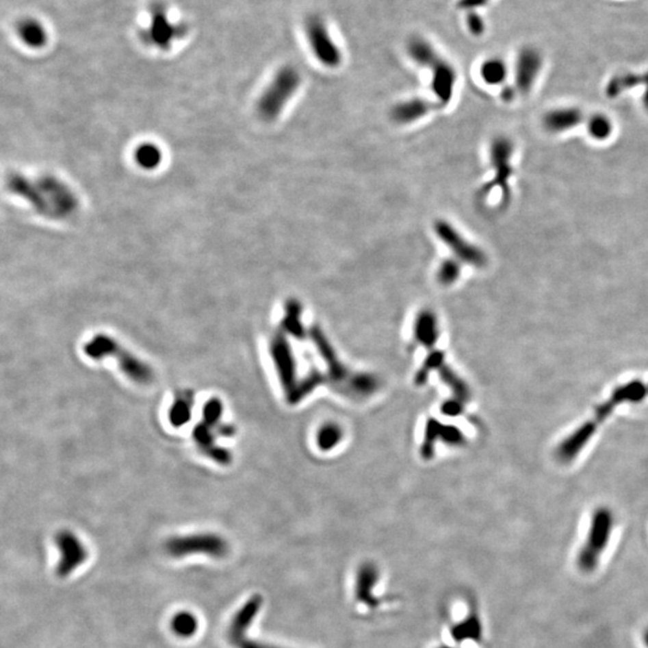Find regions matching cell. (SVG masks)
Returning <instances> with one entry per match:
<instances>
[{"label": "cell", "mask_w": 648, "mask_h": 648, "mask_svg": "<svg viewBox=\"0 0 648 648\" xmlns=\"http://www.w3.org/2000/svg\"><path fill=\"white\" fill-rule=\"evenodd\" d=\"M646 395H648V385L640 380L629 382L627 385L619 387L612 393L611 398L598 407L597 413L592 417V419L581 425L580 429L575 430L568 439H565L560 444L557 450L558 458L563 463L571 461L584 449V445L588 443L597 430V426L606 419V417L614 410V407L623 402L641 401Z\"/></svg>", "instance_id": "obj_1"}, {"label": "cell", "mask_w": 648, "mask_h": 648, "mask_svg": "<svg viewBox=\"0 0 648 648\" xmlns=\"http://www.w3.org/2000/svg\"><path fill=\"white\" fill-rule=\"evenodd\" d=\"M84 353L95 361L103 358L117 359L118 365L122 372L138 385H149L154 380V374L151 366L133 356L127 348L120 346L116 340L107 335H96L84 346Z\"/></svg>", "instance_id": "obj_2"}, {"label": "cell", "mask_w": 648, "mask_h": 648, "mask_svg": "<svg viewBox=\"0 0 648 648\" xmlns=\"http://www.w3.org/2000/svg\"><path fill=\"white\" fill-rule=\"evenodd\" d=\"M300 84L302 76L294 66L286 65L278 68L259 98L257 109L261 117L267 120H273L278 117L288 101L297 93Z\"/></svg>", "instance_id": "obj_3"}, {"label": "cell", "mask_w": 648, "mask_h": 648, "mask_svg": "<svg viewBox=\"0 0 648 648\" xmlns=\"http://www.w3.org/2000/svg\"><path fill=\"white\" fill-rule=\"evenodd\" d=\"M612 528L614 517L609 509L600 508L595 512L591 520L587 538L576 557V563L582 573L591 574L598 568L600 558L606 546L609 545Z\"/></svg>", "instance_id": "obj_4"}, {"label": "cell", "mask_w": 648, "mask_h": 648, "mask_svg": "<svg viewBox=\"0 0 648 648\" xmlns=\"http://www.w3.org/2000/svg\"><path fill=\"white\" fill-rule=\"evenodd\" d=\"M302 33L312 55L322 66L337 68L342 64L341 49L333 38L327 22L322 16L312 14L305 17Z\"/></svg>", "instance_id": "obj_5"}, {"label": "cell", "mask_w": 648, "mask_h": 648, "mask_svg": "<svg viewBox=\"0 0 648 648\" xmlns=\"http://www.w3.org/2000/svg\"><path fill=\"white\" fill-rule=\"evenodd\" d=\"M514 155V144L506 136L493 138L490 144V164L493 170V179L482 186L479 195L482 197L491 194L493 190L501 192L502 200L508 202L510 197L509 181L512 178V159Z\"/></svg>", "instance_id": "obj_6"}, {"label": "cell", "mask_w": 648, "mask_h": 648, "mask_svg": "<svg viewBox=\"0 0 648 648\" xmlns=\"http://www.w3.org/2000/svg\"><path fill=\"white\" fill-rule=\"evenodd\" d=\"M165 550L174 558H183L191 555H207L214 558H222L229 554V544L222 536L211 533H200L171 538L166 541Z\"/></svg>", "instance_id": "obj_7"}, {"label": "cell", "mask_w": 648, "mask_h": 648, "mask_svg": "<svg viewBox=\"0 0 648 648\" xmlns=\"http://www.w3.org/2000/svg\"><path fill=\"white\" fill-rule=\"evenodd\" d=\"M435 232L441 242L453 252L455 259L461 263L472 265L474 268H484L488 264L487 254L477 245L468 242L453 224L445 220L435 222Z\"/></svg>", "instance_id": "obj_8"}, {"label": "cell", "mask_w": 648, "mask_h": 648, "mask_svg": "<svg viewBox=\"0 0 648 648\" xmlns=\"http://www.w3.org/2000/svg\"><path fill=\"white\" fill-rule=\"evenodd\" d=\"M262 606L261 595H254L235 612L227 629V638L234 648H278L268 643L255 641L248 636V629Z\"/></svg>", "instance_id": "obj_9"}, {"label": "cell", "mask_w": 648, "mask_h": 648, "mask_svg": "<svg viewBox=\"0 0 648 648\" xmlns=\"http://www.w3.org/2000/svg\"><path fill=\"white\" fill-rule=\"evenodd\" d=\"M544 65V57L539 49L533 46L522 47L514 65V82L517 93H531Z\"/></svg>", "instance_id": "obj_10"}, {"label": "cell", "mask_w": 648, "mask_h": 648, "mask_svg": "<svg viewBox=\"0 0 648 648\" xmlns=\"http://www.w3.org/2000/svg\"><path fill=\"white\" fill-rule=\"evenodd\" d=\"M183 34L184 28L181 25L172 23L165 6L162 4L151 6L149 27L143 33L146 42L157 49H166L174 40L181 38Z\"/></svg>", "instance_id": "obj_11"}, {"label": "cell", "mask_w": 648, "mask_h": 648, "mask_svg": "<svg viewBox=\"0 0 648 648\" xmlns=\"http://www.w3.org/2000/svg\"><path fill=\"white\" fill-rule=\"evenodd\" d=\"M55 544L60 551V560L55 568V574L59 578H66L76 568L84 563L88 557L82 541L73 532L60 531L55 536Z\"/></svg>", "instance_id": "obj_12"}, {"label": "cell", "mask_w": 648, "mask_h": 648, "mask_svg": "<svg viewBox=\"0 0 648 648\" xmlns=\"http://www.w3.org/2000/svg\"><path fill=\"white\" fill-rule=\"evenodd\" d=\"M431 71L430 87L436 99L442 105H448L453 99L454 90L458 81V73L452 64L442 57L435 64Z\"/></svg>", "instance_id": "obj_13"}, {"label": "cell", "mask_w": 648, "mask_h": 648, "mask_svg": "<svg viewBox=\"0 0 648 648\" xmlns=\"http://www.w3.org/2000/svg\"><path fill=\"white\" fill-rule=\"evenodd\" d=\"M584 113L578 107H558L551 109L543 117V127L551 133H563L579 127Z\"/></svg>", "instance_id": "obj_14"}, {"label": "cell", "mask_w": 648, "mask_h": 648, "mask_svg": "<svg viewBox=\"0 0 648 648\" xmlns=\"http://www.w3.org/2000/svg\"><path fill=\"white\" fill-rule=\"evenodd\" d=\"M432 108L434 105L428 100L420 98L410 99L396 103L390 111V118L396 124L409 125L428 116L432 111Z\"/></svg>", "instance_id": "obj_15"}, {"label": "cell", "mask_w": 648, "mask_h": 648, "mask_svg": "<svg viewBox=\"0 0 648 648\" xmlns=\"http://www.w3.org/2000/svg\"><path fill=\"white\" fill-rule=\"evenodd\" d=\"M214 426L207 424L205 422V423L196 425L192 436H194L196 444L198 445V448L203 453L207 454L209 458L215 460L216 463L229 465L232 461L231 454L229 453V450L221 448L218 444L215 443L216 432H214Z\"/></svg>", "instance_id": "obj_16"}, {"label": "cell", "mask_w": 648, "mask_h": 648, "mask_svg": "<svg viewBox=\"0 0 648 648\" xmlns=\"http://www.w3.org/2000/svg\"><path fill=\"white\" fill-rule=\"evenodd\" d=\"M406 51L415 65L429 70L442 58L434 44L422 36L411 38L406 46Z\"/></svg>", "instance_id": "obj_17"}, {"label": "cell", "mask_w": 648, "mask_h": 648, "mask_svg": "<svg viewBox=\"0 0 648 648\" xmlns=\"http://www.w3.org/2000/svg\"><path fill=\"white\" fill-rule=\"evenodd\" d=\"M21 41L30 49H42L49 41L47 30L40 21L27 17L18 22L16 28Z\"/></svg>", "instance_id": "obj_18"}, {"label": "cell", "mask_w": 648, "mask_h": 648, "mask_svg": "<svg viewBox=\"0 0 648 648\" xmlns=\"http://www.w3.org/2000/svg\"><path fill=\"white\" fill-rule=\"evenodd\" d=\"M479 73L484 83L500 86L508 78V65L502 58L493 57L482 62Z\"/></svg>", "instance_id": "obj_19"}, {"label": "cell", "mask_w": 648, "mask_h": 648, "mask_svg": "<svg viewBox=\"0 0 648 648\" xmlns=\"http://www.w3.org/2000/svg\"><path fill=\"white\" fill-rule=\"evenodd\" d=\"M415 335L425 345H432L437 339V318L432 312L424 310L419 313L415 323Z\"/></svg>", "instance_id": "obj_20"}, {"label": "cell", "mask_w": 648, "mask_h": 648, "mask_svg": "<svg viewBox=\"0 0 648 648\" xmlns=\"http://www.w3.org/2000/svg\"><path fill=\"white\" fill-rule=\"evenodd\" d=\"M587 130L595 141H605L612 135L614 124L608 116L597 113L591 116L590 119L587 120Z\"/></svg>", "instance_id": "obj_21"}, {"label": "cell", "mask_w": 648, "mask_h": 648, "mask_svg": "<svg viewBox=\"0 0 648 648\" xmlns=\"http://www.w3.org/2000/svg\"><path fill=\"white\" fill-rule=\"evenodd\" d=\"M192 404H194V399L191 398V395L189 396L181 395L179 398H177L168 413L170 422L174 428H179L190 420Z\"/></svg>", "instance_id": "obj_22"}, {"label": "cell", "mask_w": 648, "mask_h": 648, "mask_svg": "<svg viewBox=\"0 0 648 648\" xmlns=\"http://www.w3.org/2000/svg\"><path fill=\"white\" fill-rule=\"evenodd\" d=\"M285 318H283V327L287 331V333H291L294 337H302L304 332H302V324L300 322V316H302V305L300 302L294 300V299H291L286 302V307H285Z\"/></svg>", "instance_id": "obj_23"}, {"label": "cell", "mask_w": 648, "mask_h": 648, "mask_svg": "<svg viewBox=\"0 0 648 648\" xmlns=\"http://www.w3.org/2000/svg\"><path fill=\"white\" fill-rule=\"evenodd\" d=\"M171 629L177 636L181 638H190L198 629V621L196 619L195 614L183 611L172 619Z\"/></svg>", "instance_id": "obj_24"}, {"label": "cell", "mask_w": 648, "mask_h": 648, "mask_svg": "<svg viewBox=\"0 0 648 648\" xmlns=\"http://www.w3.org/2000/svg\"><path fill=\"white\" fill-rule=\"evenodd\" d=\"M461 274V264L456 259H444L437 269V280L443 286L453 285Z\"/></svg>", "instance_id": "obj_25"}, {"label": "cell", "mask_w": 648, "mask_h": 648, "mask_svg": "<svg viewBox=\"0 0 648 648\" xmlns=\"http://www.w3.org/2000/svg\"><path fill=\"white\" fill-rule=\"evenodd\" d=\"M136 160L144 168H153L159 165L161 154L159 148L153 144H143L136 151Z\"/></svg>", "instance_id": "obj_26"}, {"label": "cell", "mask_w": 648, "mask_h": 648, "mask_svg": "<svg viewBox=\"0 0 648 648\" xmlns=\"http://www.w3.org/2000/svg\"><path fill=\"white\" fill-rule=\"evenodd\" d=\"M341 439V431L335 425H328L318 435V444L322 449H332Z\"/></svg>", "instance_id": "obj_27"}, {"label": "cell", "mask_w": 648, "mask_h": 648, "mask_svg": "<svg viewBox=\"0 0 648 648\" xmlns=\"http://www.w3.org/2000/svg\"><path fill=\"white\" fill-rule=\"evenodd\" d=\"M222 411H224L222 402L218 398L210 399L205 404V410H203L205 423L211 425V426L219 424L221 415H222Z\"/></svg>", "instance_id": "obj_28"}, {"label": "cell", "mask_w": 648, "mask_h": 648, "mask_svg": "<svg viewBox=\"0 0 648 648\" xmlns=\"http://www.w3.org/2000/svg\"><path fill=\"white\" fill-rule=\"evenodd\" d=\"M465 21H466V28L469 34L479 38L485 33L487 25L482 16L479 14V11H467Z\"/></svg>", "instance_id": "obj_29"}, {"label": "cell", "mask_w": 648, "mask_h": 648, "mask_svg": "<svg viewBox=\"0 0 648 648\" xmlns=\"http://www.w3.org/2000/svg\"><path fill=\"white\" fill-rule=\"evenodd\" d=\"M491 1L493 0H458L456 6H458V9L465 11V12L479 11L482 10V8H485Z\"/></svg>", "instance_id": "obj_30"}, {"label": "cell", "mask_w": 648, "mask_h": 648, "mask_svg": "<svg viewBox=\"0 0 648 648\" xmlns=\"http://www.w3.org/2000/svg\"><path fill=\"white\" fill-rule=\"evenodd\" d=\"M643 87L645 88L643 94V103L648 111V71L643 73Z\"/></svg>", "instance_id": "obj_31"}, {"label": "cell", "mask_w": 648, "mask_h": 648, "mask_svg": "<svg viewBox=\"0 0 648 648\" xmlns=\"http://www.w3.org/2000/svg\"><path fill=\"white\" fill-rule=\"evenodd\" d=\"M643 643H645V646L648 648V628L645 633H643Z\"/></svg>", "instance_id": "obj_32"}]
</instances>
